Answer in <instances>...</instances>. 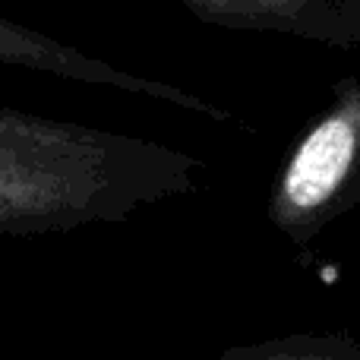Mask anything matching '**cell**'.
<instances>
[{
	"label": "cell",
	"mask_w": 360,
	"mask_h": 360,
	"mask_svg": "<svg viewBox=\"0 0 360 360\" xmlns=\"http://www.w3.org/2000/svg\"><path fill=\"white\" fill-rule=\"evenodd\" d=\"M190 152L0 105V237L114 224L199 186Z\"/></svg>",
	"instance_id": "6da1fadb"
},
{
	"label": "cell",
	"mask_w": 360,
	"mask_h": 360,
	"mask_svg": "<svg viewBox=\"0 0 360 360\" xmlns=\"http://www.w3.org/2000/svg\"><path fill=\"white\" fill-rule=\"evenodd\" d=\"M360 205V76L332 86V101L307 120L269 186L266 215L307 250L332 221Z\"/></svg>",
	"instance_id": "7a4b0ae2"
},
{
	"label": "cell",
	"mask_w": 360,
	"mask_h": 360,
	"mask_svg": "<svg viewBox=\"0 0 360 360\" xmlns=\"http://www.w3.org/2000/svg\"><path fill=\"white\" fill-rule=\"evenodd\" d=\"M0 67L35 70V73L57 76V79L120 89V92L146 95V98L165 101V105L186 108V111H196L212 120H231V114L224 111V108L209 105V101H202L199 95L186 92V89L117 70L114 63L101 60V57H92V54H86V51L73 48V44L57 41V38L44 35V32L32 29V25L16 22V19H6L4 13H0Z\"/></svg>",
	"instance_id": "3957f363"
},
{
	"label": "cell",
	"mask_w": 360,
	"mask_h": 360,
	"mask_svg": "<svg viewBox=\"0 0 360 360\" xmlns=\"http://www.w3.org/2000/svg\"><path fill=\"white\" fill-rule=\"evenodd\" d=\"M221 29L278 32L332 48H360V0H171Z\"/></svg>",
	"instance_id": "277c9868"
},
{
	"label": "cell",
	"mask_w": 360,
	"mask_h": 360,
	"mask_svg": "<svg viewBox=\"0 0 360 360\" xmlns=\"http://www.w3.org/2000/svg\"><path fill=\"white\" fill-rule=\"evenodd\" d=\"M218 360H360V345L348 332H294L259 345H237Z\"/></svg>",
	"instance_id": "5b68a950"
}]
</instances>
